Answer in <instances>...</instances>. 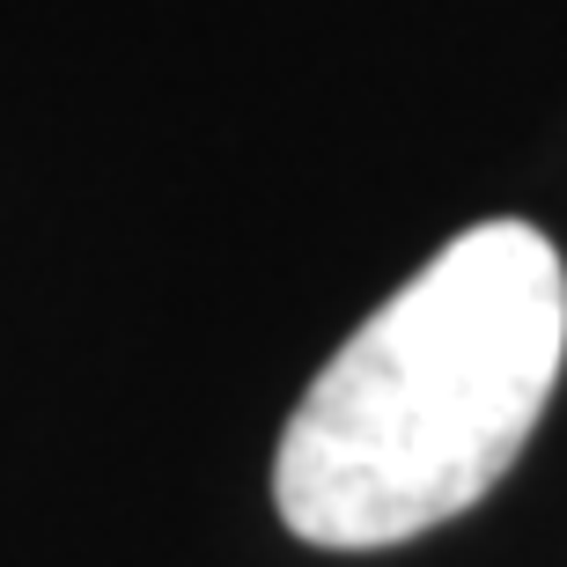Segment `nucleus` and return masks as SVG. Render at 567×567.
Masks as SVG:
<instances>
[{
    "instance_id": "nucleus-1",
    "label": "nucleus",
    "mask_w": 567,
    "mask_h": 567,
    "mask_svg": "<svg viewBox=\"0 0 567 567\" xmlns=\"http://www.w3.org/2000/svg\"><path fill=\"white\" fill-rule=\"evenodd\" d=\"M567 361V266L546 229L450 236L347 332L280 427L274 502L295 538L377 553L486 502Z\"/></svg>"
}]
</instances>
